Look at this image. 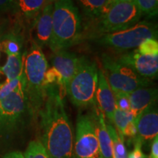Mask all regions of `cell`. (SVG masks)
<instances>
[{"label":"cell","instance_id":"6da1fadb","mask_svg":"<svg viewBox=\"0 0 158 158\" xmlns=\"http://www.w3.org/2000/svg\"><path fill=\"white\" fill-rule=\"evenodd\" d=\"M63 92L56 83L46 85L37 118L38 138L50 158H76L72 124L65 110Z\"/></svg>","mask_w":158,"mask_h":158},{"label":"cell","instance_id":"7a4b0ae2","mask_svg":"<svg viewBox=\"0 0 158 158\" xmlns=\"http://www.w3.org/2000/svg\"><path fill=\"white\" fill-rule=\"evenodd\" d=\"M37 126V120L26 96L23 78L14 92L0 100V155L25 143Z\"/></svg>","mask_w":158,"mask_h":158},{"label":"cell","instance_id":"3957f363","mask_svg":"<svg viewBox=\"0 0 158 158\" xmlns=\"http://www.w3.org/2000/svg\"><path fill=\"white\" fill-rule=\"evenodd\" d=\"M81 32V16L73 0H59L54 3L52 34L48 44L51 51H66L78 42Z\"/></svg>","mask_w":158,"mask_h":158},{"label":"cell","instance_id":"277c9868","mask_svg":"<svg viewBox=\"0 0 158 158\" xmlns=\"http://www.w3.org/2000/svg\"><path fill=\"white\" fill-rule=\"evenodd\" d=\"M48 69V61L42 48L31 40L24 54L23 75L26 96L37 120L45 99V74Z\"/></svg>","mask_w":158,"mask_h":158},{"label":"cell","instance_id":"5b68a950","mask_svg":"<svg viewBox=\"0 0 158 158\" xmlns=\"http://www.w3.org/2000/svg\"><path fill=\"white\" fill-rule=\"evenodd\" d=\"M98 73L96 62L86 56L79 57L78 69L66 90V94L74 106L78 108H93L97 106Z\"/></svg>","mask_w":158,"mask_h":158},{"label":"cell","instance_id":"8992f818","mask_svg":"<svg viewBox=\"0 0 158 158\" xmlns=\"http://www.w3.org/2000/svg\"><path fill=\"white\" fill-rule=\"evenodd\" d=\"M102 70L113 92L130 94L138 89L149 87L152 84V80L139 76L109 54H102Z\"/></svg>","mask_w":158,"mask_h":158},{"label":"cell","instance_id":"52a82bcc","mask_svg":"<svg viewBox=\"0 0 158 158\" xmlns=\"http://www.w3.org/2000/svg\"><path fill=\"white\" fill-rule=\"evenodd\" d=\"M157 37V25L149 21H141L124 30L101 35L97 41L102 46L126 51L137 48L146 40Z\"/></svg>","mask_w":158,"mask_h":158},{"label":"cell","instance_id":"ba28073f","mask_svg":"<svg viewBox=\"0 0 158 158\" xmlns=\"http://www.w3.org/2000/svg\"><path fill=\"white\" fill-rule=\"evenodd\" d=\"M142 16L135 2H110L106 13L97 20L100 36L127 29L139 22Z\"/></svg>","mask_w":158,"mask_h":158},{"label":"cell","instance_id":"9c48e42d","mask_svg":"<svg viewBox=\"0 0 158 158\" xmlns=\"http://www.w3.org/2000/svg\"><path fill=\"white\" fill-rule=\"evenodd\" d=\"M76 158H102L93 109L90 113H79L74 142Z\"/></svg>","mask_w":158,"mask_h":158},{"label":"cell","instance_id":"30bf717a","mask_svg":"<svg viewBox=\"0 0 158 158\" xmlns=\"http://www.w3.org/2000/svg\"><path fill=\"white\" fill-rule=\"evenodd\" d=\"M116 59L143 78L151 80L157 76L158 56L143 55L135 48L124 53Z\"/></svg>","mask_w":158,"mask_h":158},{"label":"cell","instance_id":"8fae6325","mask_svg":"<svg viewBox=\"0 0 158 158\" xmlns=\"http://www.w3.org/2000/svg\"><path fill=\"white\" fill-rule=\"evenodd\" d=\"M136 136L134 139L143 147L158 136V113L156 103L152 105L135 118Z\"/></svg>","mask_w":158,"mask_h":158},{"label":"cell","instance_id":"7c38bea8","mask_svg":"<svg viewBox=\"0 0 158 158\" xmlns=\"http://www.w3.org/2000/svg\"><path fill=\"white\" fill-rule=\"evenodd\" d=\"M53 68L59 73L65 94L70 82L76 74L79 63V57L73 53L67 51L55 52L51 59Z\"/></svg>","mask_w":158,"mask_h":158},{"label":"cell","instance_id":"4fadbf2b","mask_svg":"<svg viewBox=\"0 0 158 158\" xmlns=\"http://www.w3.org/2000/svg\"><path fill=\"white\" fill-rule=\"evenodd\" d=\"M54 4L45 5L32 23L33 40L40 48L48 45L52 34Z\"/></svg>","mask_w":158,"mask_h":158},{"label":"cell","instance_id":"5bb4252c","mask_svg":"<svg viewBox=\"0 0 158 158\" xmlns=\"http://www.w3.org/2000/svg\"><path fill=\"white\" fill-rule=\"evenodd\" d=\"M96 102L98 108L103 114L105 118L108 120V123L114 124V113L116 108L115 98L102 69H99Z\"/></svg>","mask_w":158,"mask_h":158},{"label":"cell","instance_id":"9a60e30c","mask_svg":"<svg viewBox=\"0 0 158 158\" xmlns=\"http://www.w3.org/2000/svg\"><path fill=\"white\" fill-rule=\"evenodd\" d=\"M45 5V0H13L10 10L16 23H31Z\"/></svg>","mask_w":158,"mask_h":158},{"label":"cell","instance_id":"2e32d148","mask_svg":"<svg viewBox=\"0 0 158 158\" xmlns=\"http://www.w3.org/2000/svg\"><path fill=\"white\" fill-rule=\"evenodd\" d=\"M129 99L130 112L135 118L144 110L157 102V89L151 86L138 89L129 94Z\"/></svg>","mask_w":158,"mask_h":158},{"label":"cell","instance_id":"e0dca14e","mask_svg":"<svg viewBox=\"0 0 158 158\" xmlns=\"http://www.w3.org/2000/svg\"><path fill=\"white\" fill-rule=\"evenodd\" d=\"M95 118L97 135L102 158H113L111 139L106 126V120L102 112L98 106L92 108Z\"/></svg>","mask_w":158,"mask_h":158},{"label":"cell","instance_id":"ac0fdd59","mask_svg":"<svg viewBox=\"0 0 158 158\" xmlns=\"http://www.w3.org/2000/svg\"><path fill=\"white\" fill-rule=\"evenodd\" d=\"M16 27L15 29L2 35V51H3L7 56H15L25 53L23 50V39L20 33L21 26L16 23Z\"/></svg>","mask_w":158,"mask_h":158},{"label":"cell","instance_id":"d6986e66","mask_svg":"<svg viewBox=\"0 0 158 158\" xmlns=\"http://www.w3.org/2000/svg\"><path fill=\"white\" fill-rule=\"evenodd\" d=\"M87 19L97 21L108 8L110 0H76Z\"/></svg>","mask_w":158,"mask_h":158},{"label":"cell","instance_id":"ffe728a7","mask_svg":"<svg viewBox=\"0 0 158 158\" xmlns=\"http://www.w3.org/2000/svg\"><path fill=\"white\" fill-rule=\"evenodd\" d=\"M24 54L7 56L5 64L0 67V73L5 76V81L14 80L23 74Z\"/></svg>","mask_w":158,"mask_h":158},{"label":"cell","instance_id":"44dd1931","mask_svg":"<svg viewBox=\"0 0 158 158\" xmlns=\"http://www.w3.org/2000/svg\"><path fill=\"white\" fill-rule=\"evenodd\" d=\"M106 126L111 139L113 158H127V149L124 146V137L118 133L114 124L106 122Z\"/></svg>","mask_w":158,"mask_h":158},{"label":"cell","instance_id":"7402d4cb","mask_svg":"<svg viewBox=\"0 0 158 158\" xmlns=\"http://www.w3.org/2000/svg\"><path fill=\"white\" fill-rule=\"evenodd\" d=\"M135 122V117L130 111H124L116 108L114 113L113 124L116 131L119 135L123 136V133L127 128Z\"/></svg>","mask_w":158,"mask_h":158},{"label":"cell","instance_id":"603a6c76","mask_svg":"<svg viewBox=\"0 0 158 158\" xmlns=\"http://www.w3.org/2000/svg\"><path fill=\"white\" fill-rule=\"evenodd\" d=\"M23 156L25 158H50L42 143L37 139L29 142Z\"/></svg>","mask_w":158,"mask_h":158},{"label":"cell","instance_id":"cb8c5ba5","mask_svg":"<svg viewBox=\"0 0 158 158\" xmlns=\"http://www.w3.org/2000/svg\"><path fill=\"white\" fill-rule=\"evenodd\" d=\"M134 2L142 14L149 17H155L157 15L158 0H135Z\"/></svg>","mask_w":158,"mask_h":158},{"label":"cell","instance_id":"d4e9b609","mask_svg":"<svg viewBox=\"0 0 158 158\" xmlns=\"http://www.w3.org/2000/svg\"><path fill=\"white\" fill-rule=\"evenodd\" d=\"M143 55L158 56V42L157 39H147L136 48Z\"/></svg>","mask_w":158,"mask_h":158},{"label":"cell","instance_id":"484cf974","mask_svg":"<svg viewBox=\"0 0 158 158\" xmlns=\"http://www.w3.org/2000/svg\"><path fill=\"white\" fill-rule=\"evenodd\" d=\"M114 94L115 98L116 108L124 111H130L129 94L124 92H114Z\"/></svg>","mask_w":158,"mask_h":158},{"label":"cell","instance_id":"4316f807","mask_svg":"<svg viewBox=\"0 0 158 158\" xmlns=\"http://www.w3.org/2000/svg\"><path fill=\"white\" fill-rule=\"evenodd\" d=\"M133 142L134 144V149L127 155V158H147V156L142 152L141 144L134 138L133 139Z\"/></svg>","mask_w":158,"mask_h":158},{"label":"cell","instance_id":"83f0119b","mask_svg":"<svg viewBox=\"0 0 158 158\" xmlns=\"http://www.w3.org/2000/svg\"><path fill=\"white\" fill-rule=\"evenodd\" d=\"M13 0H0V13L10 11Z\"/></svg>","mask_w":158,"mask_h":158},{"label":"cell","instance_id":"f1b7e54d","mask_svg":"<svg viewBox=\"0 0 158 158\" xmlns=\"http://www.w3.org/2000/svg\"><path fill=\"white\" fill-rule=\"evenodd\" d=\"M147 158H158V136L154 138L152 142L151 153Z\"/></svg>","mask_w":158,"mask_h":158},{"label":"cell","instance_id":"f546056e","mask_svg":"<svg viewBox=\"0 0 158 158\" xmlns=\"http://www.w3.org/2000/svg\"><path fill=\"white\" fill-rule=\"evenodd\" d=\"M0 158H25L23 154L20 151H13L6 153Z\"/></svg>","mask_w":158,"mask_h":158},{"label":"cell","instance_id":"4dcf8cb0","mask_svg":"<svg viewBox=\"0 0 158 158\" xmlns=\"http://www.w3.org/2000/svg\"><path fill=\"white\" fill-rule=\"evenodd\" d=\"M135 0H110V2H132Z\"/></svg>","mask_w":158,"mask_h":158},{"label":"cell","instance_id":"1f68e13d","mask_svg":"<svg viewBox=\"0 0 158 158\" xmlns=\"http://www.w3.org/2000/svg\"><path fill=\"white\" fill-rule=\"evenodd\" d=\"M59 0H45V5H49V4H54Z\"/></svg>","mask_w":158,"mask_h":158},{"label":"cell","instance_id":"d6a6232c","mask_svg":"<svg viewBox=\"0 0 158 158\" xmlns=\"http://www.w3.org/2000/svg\"><path fill=\"white\" fill-rule=\"evenodd\" d=\"M2 31H1V28H0V55H1V51H2V46H1V38H2Z\"/></svg>","mask_w":158,"mask_h":158}]
</instances>
